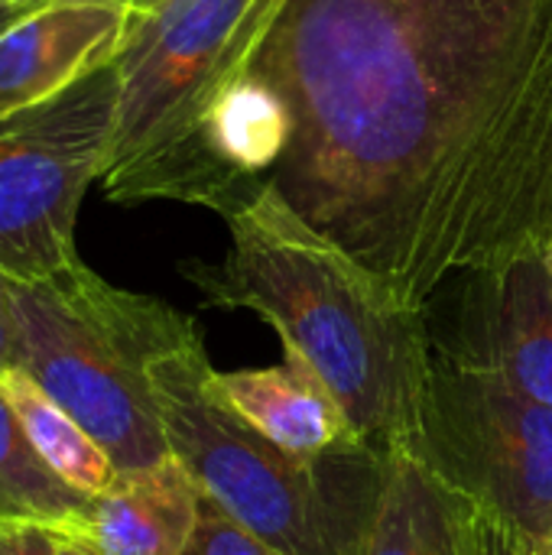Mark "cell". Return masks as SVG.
<instances>
[{"label":"cell","instance_id":"cell-1","mask_svg":"<svg viewBox=\"0 0 552 555\" xmlns=\"http://www.w3.org/2000/svg\"><path fill=\"white\" fill-rule=\"evenodd\" d=\"M241 75L267 185L407 306L552 241V0H280Z\"/></svg>","mask_w":552,"mask_h":555},{"label":"cell","instance_id":"cell-2","mask_svg":"<svg viewBox=\"0 0 552 555\" xmlns=\"http://www.w3.org/2000/svg\"><path fill=\"white\" fill-rule=\"evenodd\" d=\"M224 224L228 250L218 263H179L202 302L260 315L283 351L325 380L368 449H410L436 361L426 309L407 306L267 182Z\"/></svg>","mask_w":552,"mask_h":555},{"label":"cell","instance_id":"cell-3","mask_svg":"<svg viewBox=\"0 0 552 555\" xmlns=\"http://www.w3.org/2000/svg\"><path fill=\"white\" fill-rule=\"evenodd\" d=\"M153 390L169 455L205 501L280 555H358L390 455L303 459L280 449L218 393L202 338L153 364Z\"/></svg>","mask_w":552,"mask_h":555},{"label":"cell","instance_id":"cell-4","mask_svg":"<svg viewBox=\"0 0 552 555\" xmlns=\"http://www.w3.org/2000/svg\"><path fill=\"white\" fill-rule=\"evenodd\" d=\"M23 367L114 462L117 475L169 459L153 364L195 338L192 315L130 293L81 260L42 283H16Z\"/></svg>","mask_w":552,"mask_h":555},{"label":"cell","instance_id":"cell-5","mask_svg":"<svg viewBox=\"0 0 552 555\" xmlns=\"http://www.w3.org/2000/svg\"><path fill=\"white\" fill-rule=\"evenodd\" d=\"M117 62L0 117V273L20 286L78 263L75 221L104 179L117 124Z\"/></svg>","mask_w":552,"mask_h":555},{"label":"cell","instance_id":"cell-6","mask_svg":"<svg viewBox=\"0 0 552 555\" xmlns=\"http://www.w3.org/2000/svg\"><path fill=\"white\" fill-rule=\"evenodd\" d=\"M280 0H166L133 13L117 52L120 98L107 169L182 146L241 75Z\"/></svg>","mask_w":552,"mask_h":555},{"label":"cell","instance_id":"cell-7","mask_svg":"<svg viewBox=\"0 0 552 555\" xmlns=\"http://www.w3.org/2000/svg\"><path fill=\"white\" fill-rule=\"evenodd\" d=\"M410 452L439 485L537 543L552 537V410L436 348Z\"/></svg>","mask_w":552,"mask_h":555},{"label":"cell","instance_id":"cell-8","mask_svg":"<svg viewBox=\"0 0 552 555\" xmlns=\"http://www.w3.org/2000/svg\"><path fill=\"white\" fill-rule=\"evenodd\" d=\"M439 351L552 410V280L540 254L468 276Z\"/></svg>","mask_w":552,"mask_h":555},{"label":"cell","instance_id":"cell-9","mask_svg":"<svg viewBox=\"0 0 552 555\" xmlns=\"http://www.w3.org/2000/svg\"><path fill=\"white\" fill-rule=\"evenodd\" d=\"M127 0H42L0 33V117L62 94L117 59Z\"/></svg>","mask_w":552,"mask_h":555},{"label":"cell","instance_id":"cell-10","mask_svg":"<svg viewBox=\"0 0 552 555\" xmlns=\"http://www.w3.org/2000/svg\"><path fill=\"white\" fill-rule=\"evenodd\" d=\"M215 387L244 423L293 455L325 459L368 449L325 380L293 351H283L273 367L215 371Z\"/></svg>","mask_w":552,"mask_h":555},{"label":"cell","instance_id":"cell-11","mask_svg":"<svg viewBox=\"0 0 552 555\" xmlns=\"http://www.w3.org/2000/svg\"><path fill=\"white\" fill-rule=\"evenodd\" d=\"M202 488L169 455L163 465L117 475L88 501L81 524L62 537L91 555H182L202 511Z\"/></svg>","mask_w":552,"mask_h":555},{"label":"cell","instance_id":"cell-12","mask_svg":"<svg viewBox=\"0 0 552 555\" xmlns=\"http://www.w3.org/2000/svg\"><path fill=\"white\" fill-rule=\"evenodd\" d=\"M358 555H475L462 498L439 485L410 452H394Z\"/></svg>","mask_w":552,"mask_h":555},{"label":"cell","instance_id":"cell-13","mask_svg":"<svg viewBox=\"0 0 552 555\" xmlns=\"http://www.w3.org/2000/svg\"><path fill=\"white\" fill-rule=\"evenodd\" d=\"M0 393L7 397L16 420L23 423L33 449L65 485H72L88 498L114 485L117 468L107 459V452L26 371L0 374Z\"/></svg>","mask_w":552,"mask_h":555},{"label":"cell","instance_id":"cell-14","mask_svg":"<svg viewBox=\"0 0 552 555\" xmlns=\"http://www.w3.org/2000/svg\"><path fill=\"white\" fill-rule=\"evenodd\" d=\"M88 501L42 462L0 393V524H42L55 537H68L81 524Z\"/></svg>","mask_w":552,"mask_h":555},{"label":"cell","instance_id":"cell-15","mask_svg":"<svg viewBox=\"0 0 552 555\" xmlns=\"http://www.w3.org/2000/svg\"><path fill=\"white\" fill-rule=\"evenodd\" d=\"M182 555H280L238 520H231L221 507L202 498L195 533Z\"/></svg>","mask_w":552,"mask_h":555},{"label":"cell","instance_id":"cell-16","mask_svg":"<svg viewBox=\"0 0 552 555\" xmlns=\"http://www.w3.org/2000/svg\"><path fill=\"white\" fill-rule=\"evenodd\" d=\"M462 507H465V524H468V537H472L475 555H550L547 543L530 540L527 533L514 530L511 524L478 511L465 498H462Z\"/></svg>","mask_w":552,"mask_h":555},{"label":"cell","instance_id":"cell-17","mask_svg":"<svg viewBox=\"0 0 552 555\" xmlns=\"http://www.w3.org/2000/svg\"><path fill=\"white\" fill-rule=\"evenodd\" d=\"M23 367V335L16 315V283L0 273V374Z\"/></svg>","mask_w":552,"mask_h":555},{"label":"cell","instance_id":"cell-18","mask_svg":"<svg viewBox=\"0 0 552 555\" xmlns=\"http://www.w3.org/2000/svg\"><path fill=\"white\" fill-rule=\"evenodd\" d=\"M0 555H59V537L42 524H0Z\"/></svg>","mask_w":552,"mask_h":555},{"label":"cell","instance_id":"cell-19","mask_svg":"<svg viewBox=\"0 0 552 555\" xmlns=\"http://www.w3.org/2000/svg\"><path fill=\"white\" fill-rule=\"evenodd\" d=\"M42 0H0V33L10 29L16 20H23L29 10H36Z\"/></svg>","mask_w":552,"mask_h":555},{"label":"cell","instance_id":"cell-20","mask_svg":"<svg viewBox=\"0 0 552 555\" xmlns=\"http://www.w3.org/2000/svg\"><path fill=\"white\" fill-rule=\"evenodd\" d=\"M127 3H130L133 13H150V10H156L159 3H166V0H127Z\"/></svg>","mask_w":552,"mask_h":555},{"label":"cell","instance_id":"cell-21","mask_svg":"<svg viewBox=\"0 0 552 555\" xmlns=\"http://www.w3.org/2000/svg\"><path fill=\"white\" fill-rule=\"evenodd\" d=\"M59 555H91V553H85L81 546H75V543H68V540H62V537H59Z\"/></svg>","mask_w":552,"mask_h":555},{"label":"cell","instance_id":"cell-22","mask_svg":"<svg viewBox=\"0 0 552 555\" xmlns=\"http://www.w3.org/2000/svg\"><path fill=\"white\" fill-rule=\"evenodd\" d=\"M540 257H543V263H547V270H550V280H552V241L540 250Z\"/></svg>","mask_w":552,"mask_h":555},{"label":"cell","instance_id":"cell-23","mask_svg":"<svg viewBox=\"0 0 552 555\" xmlns=\"http://www.w3.org/2000/svg\"><path fill=\"white\" fill-rule=\"evenodd\" d=\"M547 550H550V555H552V537H550V540H547Z\"/></svg>","mask_w":552,"mask_h":555}]
</instances>
